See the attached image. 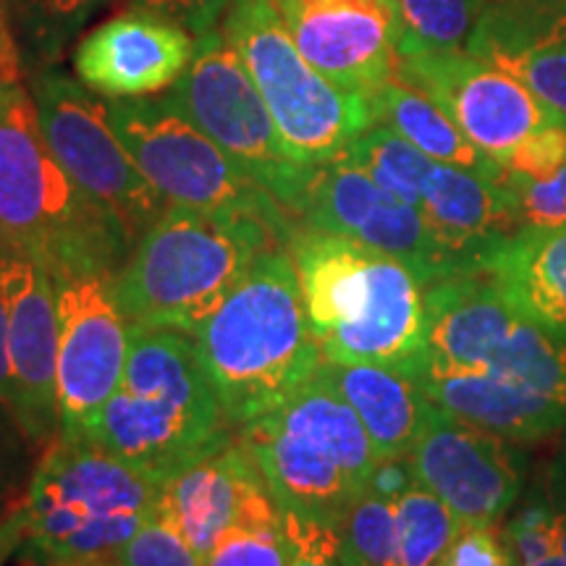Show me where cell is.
Listing matches in <instances>:
<instances>
[{"instance_id": "6da1fadb", "label": "cell", "mask_w": 566, "mask_h": 566, "mask_svg": "<svg viewBox=\"0 0 566 566\" xmlns=\"http://www.w3.org/2000/svg\"><path fill=\"white\" fill-rule=\"evenodd\" d=\"M289 252L325 363L380 365L420 378L428 317L424 283L412 268L304 223L292 231Z\"/></svg>"}, {"instance_id": "7a4b0ae2", "label": "cell", "mask_w": 566, "mask_h": 566, "mask_svg": "<svg viewBox=\"0 0 566 566\" xmlns=\"http://www.w3.org/2000/svg\"><path fill=\"white\" fill-rule=\"evenodd\" d=\"M192 338L231 428L273 412L307 386L323 352L289 244L260 254Z\"/></svg>"}, {"instance_id": "3957f363", "label": "cell", "mask_w": 566, "mask_h": 566, "mask_svg": "<svg viewBox=\"0 0 566 566\" xmlns=\"http://www.w3.org/2000/svg\"><path fill=\"white\" fill-rule=\"evenodd\" d=\"M132 233L69 179L21 84H0V247L38 260L53 281L118 273Z\"/></svg>"}, {"instance_id": "277c9868", "label": "cell", "mask_w": 566, "mask_h": 566, "mask_svg": "<svg viewBox=\"0 0 566 566\" xmlns=\"http://www.w3.org/2000/svg\"><path fill=\"white\" fill-rule=\"evenodd\" d=\"M275 244H289V237L258 218L168 205L116 273L126 323L134 331L168 328L192 336Z\"/></svg>"}, {"instance_id": "5b68a950", "label": "cell", "mask_w": 566, "mask_h": 566, "mask_svg": "<svg viewBox=\"0 0 566 566\" xmlns=\"http://www.w3.org/2000/svg\"><path fill=\"white\" fill-rule=\"evenodd\" d=\"M163 485L84 438L55 436L19 504L27 516L24 564L108 558L160 506Z\"/></svg>"}, {"instance_id": "8992f818", "label": "cell", "mask_w": 566, "mask_h": 566, "mask_svg": "<svg viewBox=\"0 0 566 566\" xmlns=\"http://www.w3.org/2000/svg\"><path fill=\"white\" fill-rule=\"evenodd\" d=\"M237 438L283 512L328 525L365 495L378 462L365 424L321 373L273 412L242 424Z\"/></svg>"}, {"instance_id": "52a82bcc", "label": "cell", "mask_w": 566, "mask_h": 566, "mask_svg": "<svg viewBox=\"0 0 566 566\" xmlns=\"http://www.w3.org/2000/svg\"><path fill=\"white\" fill-rule=\"evenodd\" d=\"M223 34L302 166L338 158L375 124L370 97L325 80L296 48L273 0H239L223 19Z\"/></svg>"}, {"instance_id": "ba28073f", "label": "cell", "mask_w": 566, "mask_h": 566, "mask_svg": "<svg viewBox=\"0 0 566 566\" xmlns=\"http://www.w3.org/2000/svg\"><path fill=\"white\" fill-rule=\"evenodd\" d=\"M417 384L459 420L509 441H537L566 424V338L525 307L475 367L424 373Z\"/></svg>"}, {"instance_id": "9c48e42d", "label": "cell", "mask_w": 566, "mask_h": 566, "mask_svg": "<svg viewBox=\"0 0 566 566\" xmlns=\"http://www.w3.org/2000/svg\"><path fill=\"white\" fill-rule=\"evenodd\" d=\"M163 97L302 223L313 168L289 150L258 84L221 30L197 34L192 61Z\"/></svg>"}, {"instance_id": "30bf717a", "label": "cell", "mask_w": 566, "mask_h": 566, "mask_svg": "<svg viewBox=\"0 0 566 566\" xmlns=\"http://www.w3.org/2000/svg\"><path fill=\"white\" fill-rule=\"evenodd\" d=\"M108 122L168 205L250 216L292 239L300 223L163 95L108 101Z\"/></svg>"}, {"instance_id": "8fae6325", "label": "cell", "mask_w": 566, "mask_h": 566, "mask_svg": "<svg viewBox=\"0 0 566 566\" xmlns=\"http://www.w3.org/2000/svg\"><path fill=\"white\" fill-rule=\"evenodd\" d=\"M32 101L42 137L69 179L139 242L168 202L142 176L113 132L108 103L59 69H45L34 76Z\"/></svg>"}, {"instance_id": "7c38bea8", "label": "cell", "mask_w": 566, "mask_h": 566, "mask_svg": "<svg viewBox=\"0 0 566 566\" xmlns=\"http://www.w3.org/2000/svg\"><path fill=\"white\" fill-rule=\"evenodd\" d=\"M396 76L428 95L472 145L504 168L530 134L558 116L516 76L464 48L399 55Z\"/></svg>"}, {"instance_id": "4fadbf2b", "label": "cell", "mask_w": 566, "mask_h": 566, "mask_svg": "<svg viewBox=\"0 0 566 566\" xmlns=\"http://www.w3.org/2000/svg\"><path fill=\"white\" fill-rule=\"evenodd\" d=\"M59 292L61 436L82 438L118 391L132 331L116 296V273H80L55 281Z\"/></svg>"}, {"instance_id": "5bb4252c", "label": "cell", "mask_w": 566, "mask_h": 566, "mask_svg": "<svg viewBox=\"0 0 566 566\" xmlns=\"http://www.w3.org/2000/svg\"><path fill=\"white\" fill-rule=\"evenodd\" d=\"M302 223L391 254L412 268L424 286L464 273L420 210L386 192L344 155L313 168Z\"/></svg>"}, {"instance_id": "9a60e30c", "label": "cell", "mask_w": 566, "mask_h": 566, "mask_svg": "<svg viewBox=\"0 0 566 566\" xmlns=\"http://www.w3.org/2000/svg\"><path fill=\"white\" fill-rule=\"evenodd\" d=\"M420 485L436 493L459 525H495L522 493L520 464L504 438L430 401L412 446Z\"/></svg>"}, {"instance_id": "2e32d148", "label": "cell", "mask_w": 566, "mask_h": 566, "mask_svg": "<svg viewBox=\"0 0 566 566\" xmlns=\"http://www.w3.org/2000/svg\"><path fill=\"white\" fill-rule=\"evenodd\" d=\"M0 289L9 310V352L17 386L13 422L27 441L51 443L61 433V317L55 281L38 260L0 247Z\"/></svg>"}, {"instance_id": "e0dca14e", "label": "cell", "mask_w": 566, "mask_h": 566, "mask_svg": "<svg viewBox=\"0 0 566 566\" xmlns=\"http://www.w3.org/2000/svg\"><path fill=\"white\" fill-rule=\"evenodd\" d=\"M304 59L346 92L370 97L399 69L394 0H273Z\"/></svg>"}, {"instance_id": "ac0fdd59", "label": "cell", "mask_w": 566, "mask_h": 566, "mask_svg": "<svg viewBox=\"0 0 566 566\" xmlns=\"http://www.w3.org/2000/svg\"><path fill=\"white\" fill-rule=\"evenodd\" d=\"M233 436L237 430L226 417L118 386L82 438L163 485L189 464L223 449Z\"/></svg>"}, {"instance_id": "d6986e66", "label": "cell", "mask_w": 566, "mask_h": 566, "mask_svg": "<svg viewBox=\"0 0 566 566\" xmlns=\"http://www.w3.org/2000/svg\"><path fill=\"white\" fill-rule=\"evenodd\" d=\"M192 55V32L134 6L82 38L74 69L82 84L111 101L153 97L179 80Z\"/></svg>"}, {"instance_id": "ffe728a7", "label": "cell", "mask_w": 566, "mask_h": 566, "mask_svg": "<svg viewBox=\"0 0 566 566\" xmlns=\"http://www.w3.org/2000/svg\"><path fill=\"white\" fill-rule=\"evenodd\" d=\"M160 509L202 562L231 527L281 514L263 472L237 436L223 449L166 480Z\"/></svg>"}, {"instance_id": "44dd1931", "label": "cell", "mask_w": 566, "mask_h": 566, "mask_svg": "<svg viewBox=\"0 0 566 566\" xmlns=\"http://www.w3.org/2000/svg\"><path fill=\"white\" fill-rule=\"evenodd\" d=\"M464 51L509 71L566 118V0H499L470 32Z\"/></svg>"}, {"instance_id": "7402d4cb", "label": "cell", "mask_w": 566, "mask_h": 566, "mask_svg": "<svg viewBox=\"0 0 566 566\" xmlns=\"http://www.w3.org/2000/svg\"><path fill=\"white\" fill-rule=\"evenodd\" d=\"M317 373L344 396L370 436L375 457L412 454L430 399L409 375L380 365L321 363Z\"/></svg>"}, {"instance_id": "603a6c76", "label": "cell", "mask_w": 566, "mask_h": 566, "mask_svg": "<svg viewBox=\"0 0 566 566\" xmlns=\"http://www.w3.org/2000/svg\"><path fill=\"white\" fill-rule=\"evenodd\" d=\"M493 273L548 328L566 338V226H522L485 254Z\"/></svg>"}, {"instance_id": "cb8c5ba5", "label": "cell", "mask_w": 566, "mask_h": 566, "mask_svg": "<svg viewBox=\"0 0 566 566\" xmlns=\"http://www.w3.org/2000/svg\"><path fill=\"white\" fill-rule=\"evenodd\" d=\"M370 105L375 124L394 129L428 158L464 168V171L485 176L491 181H504L506 168L488 158L428 95L409 87L399 76L375 90Z\"/></svg>"}, {"instance_id": "d4e9b609", "label": "cell", "mask_w": 566, "mask_h": 566, "mask_svg": "<svg viewBox=\"0 0 566 566\" xmlns=\"http://www.w3.org/2000/svg\"><path fill=\"white\" fill-rule=\"evenodd\" d=\"M19 42L34 61L45 69L66 53L80 38L87 21L101 13L113 0H3Z\"/></svg>"}, {"instance_id": "484cf974", "label": "cell", "mask_w": 566, "mask_h": 566, "mask_svg": "<svg viewBox=\"0 0 566 566\" xmlns=\"http://www.w3.org/2000/svg\"><path fill=\"white\" fill-rule=\"evenodd\" d=\"M499 0H394L399 55L464 48L483 13Z\"/></svg>"}, {"instance_id": "4316f807", "label": "cell", "mask_w": 566, "mask_h": 566, "mask_svg": "<svg viewBox=\"0 0 566 566\" xmlns=\"http://www.w3.org/2000/svg\"><path fill=\"white\" fill-rule=\"evenodd\" d=\"M396 525L399 546L394 566H436L451 537L462 527L451 509L422 485L396 501Z\"/></svg>"}, {"instance_id": "83f0119b", "label": "cell", "mask_w": 566, "mask_h": 566, "mask_svg": "<svg viewBox=\"0 0 566 566\" xmlns=\"http://www.w3.org/2000/svg\"><path fill=\"white\" fill-rule=\"evenodd\" d=\"M399 546L396 501L365 493L338 522L342 566H394Z\"/></svg>"}, {"instance_id": "f1b7e54d", "label": "cell", "mask_w": 566, "mask_h": 566, "mask_svg": "<svg viewBox=\"0 0 566 566\" xmlns=\"http://www.w3.org/2000/svg\"><path fill=\"white\" fill-rule=\"evenodd\" d=\"M296 537L286 514L231 527L205 556L202 566H292Z\"/></svg>"}, {"instance_id": "f546056e", "label": "cell", "mask_w": 566, "mask_h": 566, "mask_svg": "<svg viewBox=\"0 0 566 566\" xmlns=\"http://www.w3.org/2000/svg\"><path fill=\"white\" fill-rule=\"evenodd\" d=\"M113 558L118 566H202L192 543L160 506Z\"/></svg>"}, {"instance_id": "4dcf8cb0", "label": "cell", "mask_w": 566, "mask_h": 566, "mask_svg": "<svg viewBox=\"0 0 566 566\" xmlns=\"http://www.w3.org/2000/svg\"><path fill=\"white\" fill-rule=\"evenodd\" d=\"M504 184L512 195L520 226H535V229L566 226V166L541 179L506 174Z\"/></svg>"}, {"instance_id": "1f68e13d", "label": "cell", "mask_w": 566, "mask_h": 566, "mask_svg": "<svg viewBox=\"0 0 566 566\" xmlns=\"http://www.w3.org/2000/svg\"><path fill=\"white\" fill-rule=\"evenodd\" d=\"M436 566H520L504 530L495 525H462Z\"/></svg>"}, {"instance_id": "d6a6232c", "label": "cell", "mask_w": 566, "mask_h": 566, "mask_svg": "<svg viewBox=\"0 0 566 566\" xmlns=\"http://www.w3.org/2000/svg\"><path fill=\"white\" fill-rule=\"evenodd\" d=\"M566 166V118L556 116L554 122L537 129L535 134L522 142L506 163V174L530 176V179H541L558 171Z\"/></svg>"}, {"instance_id": "836d02e7", "label": "cell", "mask_w": 566, "mask_h": 566, "mask_svg": "<svg viewBox=\"0 0 566 566\" xmlns=\"http://www.w3.org/2000/svg\"><path fill=\"white\" fill-rule=\"evenodd\" d=\"M132 3L174 21L197 38V34L218 30V21L229 17L239 0H132Z\"/></svg>"}, {"instance_id": "e575fe53", "label": "cell", "mask_w": 566, "mask_h": 566, "mask_svg": "<svg viewBox=\"0 0 566 566\" xmlns=\"http://www.w3.org/2000/svg\"><path fill=\"white\" fill-rule=\"evenodd\" d=\"M286 514L289 527L296 537V556L292 566H342L338 558V525L307 520V516Z\"/></svg>"}, {"instance_id": "d590c367", "label": "cell", "mask_w": 566, "mask_h": 566, "mask_svg": "<svg viewBox=\"0 0 566 566\" xmlns=\"http://www.w3.org/2000/svg\"><path fill=\"white\" fill-rule=\"evenodd\" d=\"M417 485H420V478H417L415 459L412 454H401L375 462L365 493L380 495V499L388 501H399L401 495L415 491Z\"/></svg>"}, {"instance_id": "8d00e7d4", "label": "cell", "mask_w": 566, "mask_h": 566, "mask_svg": "<svg viewBox=\"0 0 566 566\" xmlns=\"http://www.w3.org/2000/svg\"><path fill=\"white\" fill-rule=\"evenodd\" d=\"M541 488L554 516V554L566 564V454L548 467V475Z\"/></svg>"}, {"instance_id": "74e56055", "label": "cell", "mask_w": 566, "mask_h": 566, "mask_svg": "<svg viewBox=\"0 0 566 566\" xmlns=\"http://www.w3.org/2000/svg\"><path fill=\"white\" fill-rule=\"evenodd\" d=\"M0 407L9 409L11 417L17 409V386H13L9 352V310H6L3 289H0Z\"/></svg>"}, {"instance_id": "f35d334b", "label": "cell", "mask_w": 566, "mask_h": 566, "mask_svg": "<svg viewBox=\"0 0 566 566\" xmlns=\"http://www.w3.org/2000/svg\"><path fill=\"white\" fill-rule=\"evenodd\" d=\"M27 541V516L19 499H13L9 512L0 516V566H6L11 556H17Z\"/></svg>"}, {"instance_id": "ab89813d", "label": "cell", "mask_w": 566, "mask_h": 566, "mask_svg": "<svg viewBox=\"0 0 566 566\" xmlns=\"http://www.w3.org/2000/svg\"><path fill=\"white\" fill-rule=\"evenodd\" d=\"M19 74L21 66L17 45H13L9 24H6L3 13H0V84H17Z\"/></svg>"}, {"instance_id": "60d3db41", "label": "cell", "mask_w": 566, "mask_h": 566, "mask_svg": "<svg viewBox=\"0 0 566 566\" xmlns=\"http://www.w3.org/2000/svg\"><path fill=\"white\" fill-rule=\"evenodd\" d=\"M24 566H32V564H24ZM51 566H118L116 558L108 556V558H87V562H69V564H51Z\"/></svg>"}, {"instance_id": "b9f144b4", "label": "cell", "mask_w": 566, "mask_h": 566, "mask_svg": "<svg viewBox=\"0 0 566 566\" xmlns=\"http://www.w3.org/2000/svg\"><path fill=\"white\" fill-rule=\"evenodd\" d=\"M0 495H11V488H9V480H6L3 467H0Z\"/></svg>"}, {"instance_id": "7bdbcfd3", "label": "cell", "mask_w": 566, "mask_h": 566, "mask_svg": "<svg viewBox=\"0 0 566 566\" xmlns=\"http://www.w3.org/2000/svg\"><path fill=\"white\" fill-rule=\"evenodd\" d=\"M11 504H13V499H11V495H0V516H3L6 512H9Z\"/></svg>"}]
</instances>
